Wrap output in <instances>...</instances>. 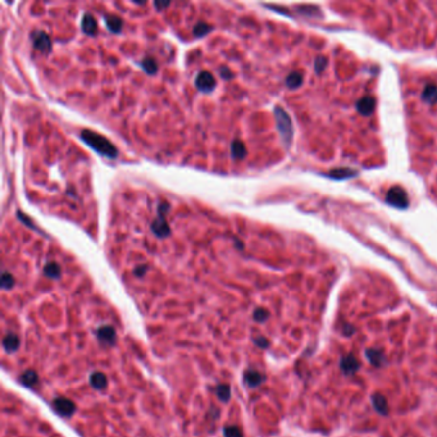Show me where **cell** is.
Here are the masks:
<instances>
[{"label": "cell", "mask_w": 437, "mask_h": 437, "mask_svg": "<svg viewBox=\"0 0 437 437\" xmlns=\"http://www.w3.org/2000/svg\"><path fill=\"white\" fill-rule=\"evenodd\" d=\"M254 342L256 343V346L262 347V349H267L269 346V341L263 336H258V338L254 339Z\"/></svg>", "instance_id": "cell-23"}, {"label": "cell", "mask_w": 437, "mask_h": 437, "mask_svg": "<svg viewBox=\"0 0 437 437\" xmlns=\"http://www.w3.org/2000/svg\"><path fill=\"white\" fill-rule=\"evenodd\" d=\"M105 22H106V26L109 27V30H112V31H114V32L119 31L122 27L121 18H118V17H116V16L106 17Z\"/></svg>", "instance_id": "cell-17"}, {"label": "cell", "mask_w": 437, "mask_h": 437, "mask_svg": "<svg viewBox=\"0 0 437 437\" xmlns=\"http://www.w3.org/2000/svg\"><path fill=\"white\" fill-rule=\"evenodd\" d=\"M365 355H367V359L371 362L372 365L380 367V365H382L385 363L384 354L377 349H368L365 351Z\"/></svg>", "instance_id": "cell-11"}, {"label": "cell", "mask_w": 437, "mask_h": 437, "mask_svg": "<svg viewBox=\"0 0 437 437\" xmlns=\"http://www.w3.org/2000/svg\"><path fill=\"white\" fill-rule=\"evenodd\" d=\"M147 271V267L146 266H139L135 268L134 273L135 276H138V277H141V276H144Z\"/></svg>", "instance_id": "cell-24"}, {"label": "cell", "mask_w": 437, "mask_h": 437, "mask_svg": "<svg viewBox=\"0 0 437 437\" xmlns=\"http://www.w3.org/2000/svg\"><path fill=\"white\" fill-rule=\"evenodd\" d=\"M372 403H373V406H375V409L377 410L380 414H388V400L384 395L381 393H376L372 396Z\"/></svg>", "instance_id": "cell-9"}, {"label": "cell", "mask_w": 437, "mask_h": 437, "mask_svg": "<svg viewBox=\"0 0 437 437\" xmlns=\"http://www.w3.org/2000/svg\"><path fill=\"white\" fill-rule=\"evenodd\" d=\"M266 377L260 373V372L255 371V369H247L245 373H243V381L245 384L249 386V388H256L259 386L262 382H264Z\"/></svg>", "instance_id": "cell-6"}, {"label": "cell", "mask_w": 437, "mask_h": 437, "mask_svg": "<svg viewBox=\"0 0 437 437\" xmlns=\"http://www.w3.org/2000/svg\"><path fill=\"white\" fill-rule=\"evenodd\" d=\"M97 21L90 14H85L84 18H82V30L88 35H93L97 31Z\"/></svg>", "instance_id": "cell-15"}, {"label": "cell", "mask_w": 437, "mask_h": 437, "mask_svg": "<svg viewBox=\"0 0 437 437\" xmlns=\"http://www.w3.org/2000/svg\"><path fill=\"white\" fill-rule=\"evenodd\" d=\"M231 150H232V154H234L235 158H239V159H240V158H243V156L245 155V153H246V150H245V147H243V145L241 144L240 141H236V143H234V144H232Z\"/></svg>", "instance_id": "cell-21"}, {"label": "cell", "mask_w": 437, "mask_h": 437, "mask_svg": "<svg viewBox=\"0 0 437 437\" xmlns=\"http://www.w3.org/2000/svg\"><path fill=\"white\" fill-rule=\"evenodd\" d=\"M53 408L62 417H71L76 412V404L67 397H56L53 401Z\"/></svg>", "instance_id": "cell-2"}, {"label": "cell", "mask_w": 437, "mask_h": 437, "mask_svg": "<svg viewBox=\"0 0 437 437\" xmlns=\"http://www.w3.org/2000/svg\"><path fill=\"white\" fill-rule=\"evenodd\" d=\"M143 68H144L147 73H153L156 71V64L151 58H146V59H144V63H143Z\"/></svg>", "instance_id": "cell-22"}, {"label": "cell", "mask_w": 437, "mask_h": 437, "mask_svg": "<svg viewBox=\"0 0 437 437\" xmlns=\"http://www.w3.org/2000/svg\"><path fill=\"white\" fill-rule=\"evenodd\" d=\"M223 435H225V437H243V431L238 426H227L223 430Z\"/></svg>", "instance_id": "cell-19"}, {"label": "cell", "mask_w": 437, "mask_h": 437, "mask_svg": "<svg viewBox=\"0 0 437 437\" xmlns=\"http://www.w3.org/2000/svg\"><path fill=\"white\" fill-rule=\"evenodd\" d=\"M253 318L255 319L256 322H259V323H263V322H266L267 319L269 318L268 310L264 309V308H256V309L254 310Z\"/></svg>", "instance_id": "cell-18"}, {"label": "cell", "mask_w": 437, "mask_h": 437, "mask_svg": "<svg viewBox=\"0 0 437 437\" xmlns=\"http://www.w3.org/2000/svg\"><path fill=\"white\" fill-rule=\"evenodd\" d=\"M38 381H39L38 373H36L34 369H27V371H25L22 375H21V382H22L25 386H27V388H31V386L36 385L38 384Z\"/></svg>", "instance_id": "cell-13"}, {"label": "cell", "mask_w": 437, "mask_h": 437, "mask_svg": "<svg viewBox=\"0 0 437 437\" xmlns=\"http://www.w3.org/2000/svg\"><path fill=\"white\" fill-rule=\"evenodd\" d=\"M90 385L95 390H103L108 385V378L101 372H94L90 376Z\"/></svg>", "instance_id": "cell-8"}, {"label": "cell", "mask_w": 437, "mask_h": 437, "mask_svg": "<svg viewBox=\"0 0 437 437\" xmlns=\"http://www.w3.org/2000/svg\"><path fill=\"white\" fill-rule=\"evenodd\" d=\"M217 397L221 400L222 403H228L231 399V388L227 384H221L216 388Z\"/></svg>", "instance_id": "cell-14"}, {"label": "cell", "mask_w": 437, "mask_h": 437, "mask_svg": "<svg viewBox=\"0 0 437 437\" xmlns=\"http://www.w3.org/2000/svg\"><path fill=\"white\" fill-rule=\"evenodd\" d=\"M155 5H156V6H162V8H166V6H168V5H169V3H163V4H160V3H155Z\"/></svg>", "instance_id": "cell-26"}, {"label": "cell", "mask_w": 437, "mask_h": 437, "mask_svg": "<svg viewBox=\"0 0 437 437\" xmlns=\"http://www.w3.org/2000/svg\"><path fill=\"white\" fill-rule=\"evenodd\" d=\"M44 273H45V276H48V277H50V278H59L60 277V267L54 262L48 263L44 268Z\"/></svg>", "instance_id": "cell-16"}, {"label": "cell", "mask_w": 437, "mask_h": 437, "mask_svg": "<svg viewBox=\"0 0 437 437\" xmlns=\"http://www.w3.org/2000/svg\"><path fill=\"white\" fill-rule=\"evenodd\" d=\"M340 367L345 375H354L356 371H359L360 362L356 359V356H354L353 354H349V355L343 356L341 359Z\"/></svg>", "instance_id": "cell-4"}, {"label": "cell", "mask_w": 437, "mask_h": 437, "mask_svg": "<svg viewBox=\"0 0 437 437\" xmlns=\"http://www.w3.org/2000/svg\"><path fill=\"white\" fill-rule=\"evenodd\" d=\"M82 139H84L89 145H90L93 149H95L99 153L104 154V155L109 156V158H114L117 155L116 147L110 144L109 141L106 140L103 136H99L95 132L90 131H84L82 132Z\"/></svg>", "instance_id": "cell-1"}, {"label": "cell", "mask_w": 437, "mask_h": 437, "mask_svg": "<svg viewBox=\"0 0 437 437\" xmlns=\"http://www.w3.org/2000/svg\"><path fill=\"white\" fill-rule=\"evenodd\" d=\"M3 346L6 353H14L19 347V339L17 335L8 334L3 340Z\"/></svg>", "instance_id": "cell-10"}, {"label": "cell", "mask_w": 437, "mask_h": 437, "mask_svg": "<svg viewBox=\"0 0 437 437\" xmlns=\"http://www.w3.org/2000/svg\"><path fill=\"white\" fill-rule=\"evenodd\" d=\"M97 336L101 342L106 343V345H113L117 341L116 330L112 326H101L97 328Z\"/></svg>", "instance_id": "cell-3"}, {"label": "cell", "mask_w": 437, "mask_h": 437, "mask_svg": "<svg viewBox=\"0 0 437 437\" xmlns=\"http://www.w3.org/2000/svg\"><path fill=\"white\" fill-rule=\"evenodd\" d=\"M196 86L203 91H212L216 86V80L209 72H201L196 77Z\"/></svg>", "instance_id": "cell-5"}, {"label": "cell", "mask_w": 437, "mask_h": 437, "mask_svg": "<svg viewBox=\"0 0 437 437\" xmlns=\"http://www.w3.org/2000/svg\"><path fill=\"white\" fill-rule=\"evenodd\" d=\"M153 231L156 232L158 235L163 236V235H167L169 234V228L168 225H167V221L164 218V214L160 213L159 217L155 219V222L153 223Z\"/></svg>", "instance_id": "cell-12"}, {"label": "cell", "mask_w": 437, "mask_h": 437, "mask_svg": "<svg viewBox=\"0 0 437 437\" xmlns=\"http://www.w3.org/2000/svg\"><path fill=\"white\" fill-rule=\"evenodd\" d=\"M32 38H34V47L36 49L41 51H49L51 45H50V39L48 38V35H45L44 32H38Z\"/></svg>", "instance_id": "cell-7"}, {"label": "cell", "mask_w": 437, "mask_h": 437, "mask_svg": "<svg viewBox=\"0 0 437 437\" xmlns=\"http://www.w3.org/2000/svg\"><path fill=\"white\" fill-rule=\"evenodd\" d=\"M13 286H14V277L8 272H4L3 276H1V288L4 290H9Z\"/></svg>", "instance_id": "cell-20"}, {"label": "cell", "mask_w": 437, "mask_h": 437, "mask_svg": "<svg viewBox=\"0 0 437 437\" xmlns=\"http://www.w3.org/2000/svg\"><path fill=\"white\" fill-rule=\"evenodd\" d=\"M208 28H209V27H208V26H206V25H204V23H200V25H197V27H196V35L201 36V35L205 34Z\"/></svg>", "instance_id": "cell-25"}]
</instances>
